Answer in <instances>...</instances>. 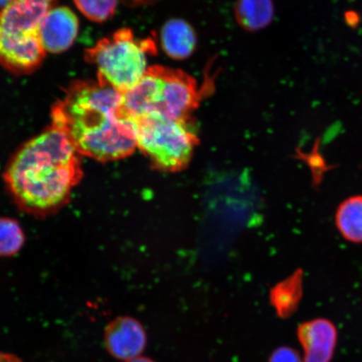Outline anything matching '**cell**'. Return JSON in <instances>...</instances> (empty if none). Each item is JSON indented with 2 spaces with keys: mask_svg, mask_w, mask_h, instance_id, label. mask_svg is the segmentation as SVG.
<instances>
[{
  "mask_svg": "<svg viewBox=\"0 0 362 362\" xmlns=\"http://www.w3.org/2000/svg\"><path fill=\"white\" fill-rule=\"evenodd\" d=\"M197 35L187 21L174 19L167 21L161 30L162 49L175 60H185L197 47Z\"/></svg>",
  "mask_w": 362,
  "mask_h": 362,
  "instance_id": "30bf717a",
  "label": "cell"
},
{
  "mask_svg": "<svg viewBox=\"0 0 362 362\" xmlns=\"http://www.w3.org/2000/svg\"><path fill=\"white\" fill-rule=\"evenodd\" d=\"M269 362H302L300 355L291 347L282 346L272 353Z\"/></svg>",
  "mask_w": 362,
  "mask_h": 362,
  "instance_id": "2e32d148",
  "label": "cell"
},
{
  "mask_svg": "<svg viewBox=\"0 0 362 362\" xmlns=\"http://www.w3.org/2000/svg\"><path fill=\"white\" fill-rule=\"evenodd\" d=\"M348 25L356 26L360 21L359 16L355 12H348L346 15Z\"/></svg>",
  "mask_w": 362,
  "mask_h": 362,
  "instance_id": "ac0fdd59",
  "label": "cell"
},
{
  "mask_svg": "<svg viewBox=\"0 0 362 362\" xmlns=\"http://www.w3.org/2000/svg\"><path fill=\"white\" fill-rule=\"evenodd\" d=\"M160 76V98L153 115L167 119L189 121L200 101L196 80L182 71L158 66Z\"/></svg>",
  "mask_w": 362,
  "mask_h": 362,
  "instance_id": "8992f818",
  "label": "cell"
},
{
  "mask_svg": "<svg viewBox=\"0 0 362 362\" xmlns=\"http://www.w3.org/2000/svg\"><path fill=\"white\" fill-rule=\"evenodd\" d=\"M78 30V17L69 8L53 7L40 23V42L45 52H64L74 45Z\"/></svg>",
  "mask_w": 362,
  "mask_h": 362,
  "instance_id": "ba28073f",
  "label": "cell"
},
{
  "mask_svg": "<svg viewBox=\"0 0 362 362\" xmlns=\"http://www.w3.org/2000/svg\"><path fill=\"white\" fill-rule=\"evenodd\" d=\"M76 6L88 20L104 22L115 15L117 0H74Z\"/></svg>",
  "mask_w": 362,
  "mask_h": 362,
  "instance_id": "9a60e30c",
  "label": "cell"
},
{
  "mask_svg": "<svg viewBox=\"0 0 362 362\" xmlns=\"http://www.w3.org/2000/svg\"><path fill=\"white\" fill-rule=\"evenodd\" d=\"M156 52L155 40L137 39L132 30L124 28L99 40L86 51L85 57L97 66L99 83L124 93L146 74L148 58Z\"/></svg>",
  "mask_w": 362,
  "mask_h": 362,
  "instance_id": "277c9868",
  "label": "cell"
},
{
  "mask_svg": "<svg viewBox=\"0 0 362 362\" xmlns=\"http://www.w3.org/2000/svg\"><path fill=\"white\" fill-rule=\"evenodd\" d=\"M25 233L16 221L0 217V257L16 255L24 245Z\"/></svg>",
  "mask_w": 362,
  "mask_h": 362,
  "instance_id": "5bb4252c",
  "label": "cell"
},
{
  "mask_svg": "<svg viewBox=\"0 0 362 362\" xmlns=\"http://www.w3.org/2000/svg\"><path fill=\"white\" fill-rule=\"evenodd\" d=\"M104 342L110 354L122 361H129L146 349L147 334L139 321L129 316L117 317L108 324Z\"/></svg>",
  "mask_w": 362,
  "mask_h": 362,
  "instance_id": "52a82bcc",
  "label": "cell"
},
{
  "mask_svg": "<svg viewBox=\"0 0 362 362\" xmlns=\"http://www.w3.org/2000/svg\"><path fill=\"white\" fill-rule=\"evenodd\" d=\"M57 0H12L0 10V65L17 74L34 71L45 52L39 30Z\"/></svg>",
  "mask_w": 362,
  "mask_h": 362,
  "instance_id": "3957f363",
  "label": "cell"
},
{
  "mask_svg": "<svg viewBox=\"0 0 362 362\" xmlns=\"http://www.w3.org/2000/svg\"><path fill=\"white\" fill-rule=\"evenodd\" d=\"M298 338L305 350L304 362H330L337 341V330L332 322L315 319L298 328Z\"/></svg>",
  "mask_w": 362,
  "mask_h": 362,
  "instance_id": "9c48e42d",
  "label": "cell"
},
{
  "mask_svg": "<svg viewBox=\"0 0 362 362\" xmlns=\"http://www.w3.org/2000/svg\"><path fill=\"white\" fill-rule=\"evenodd\" d=\"M236 18L240 25L248 30H259L268 26L274 17L272 0H238Z\"/></svg>",
  "mask_w": 362,
  "mask_h": 362,
  "instance_id": "7c38bea8",
  "label": "cell"
},
{
  "mask_svg": "<svg viewBox=\"0 0 362 362\" xmlns=\"http://www.w3.org/2000/svg\"><path fill=\"white\" fill-rule=\"evenodd\" d=\"M0 362H24L19 357L10 353L0 352Z\"/></svg>",
  "mask_w": 362,
  "mask_h": 362,
  "instance_id": "e0dca14e",
  "label": "cell"
},
{
  "mask_svg": "<svg viewBox=\"0 0 362 362\" xmlns=\"http://www.w3.org/2000/svg\"><path fill=\"white\" fill-rule=\"evenodd\" d=\"M81 176L78 152L61 131L52 126L13 156L4 180L22 208L40 214L66 202Z\"/></svg>",
  "mask_w": 362,
  "mask_h": 362,
  "instance_id": "7a4b0ae2",
  "label": "cell"
},
{
  "mask_svg": "<svg viewBox=\"0 0 362 362\" xmlns=\"http://www.w3.org/2000/svg\"><path fill=\"white\" fill-rule=\"evenodd\" d=\"M300 298V284L294 280L279 285L271 293L272 304L281 318H288L294 313Z\"/></svg>",
  "mask_w": 362,
  "mask_h": 362,
  "instance_id": "4fadbf2b",
  "label": "cell"
},
{
  "mask_svg": "<svg viewBox=\"0 0 362 362\" xmlns=\"http://www.w3.org/2000/svg\"><path fill=\"white\" fill-rule=\"evenodd\" d=\"M12 0H0V10H2L3 8L8 6Z\"/></svg>",
  "mask_w": 362,
  "mask_h": 362,
  "instance_id": "44dd1931",
  "label": "cell"
},
{
  "mask_svg": "<svg viewBox=\"0 0 362 362\" xmlns=\"http://www.w3.org/2000/svg\"><path fill=\"white\" fill-rule=\"evenodd\" d=\"M336 226L346 241L362 243V196H352L339 204L336 216Z\"/></svg>",
  "mask_w": 362,
  "mask_h": 362,
  "instance_id": "8fae6325",
  "label": "cell"
},
{
  "mask_svg": "<svg viewBox=\"0 0 362 362\" xmlns=\"http://www.w3.org/2000/svg\"><path fill=\"white\" fill-rule=\"evenodd\" d=\"M126 362H156L151 360V358H148V357L144 356H138L136 358L132 360L127 361Z\"/></svg>",
  "mask_w": 362,
  "mask_h": 362,
  "instance_id": "d6986e66",
  "label": "cell"
},
{
  "mask_svg": "<svg viewBox=\"0 0 362 362\" xmlns=\"http://www.w3.org/2000/svg\"><path fill=\"white\" fill-rule=\"evenodd\" d=\"M52 119L79 155L113 161L138 148L134 122L123 110V93L98 81L71 83L54 105Z\"/></svg>",
  "mask_w": 362,
  "mask_h": 362,
  "instance_id": "6da1fadb",
  "label": "cell"
},
{
  "mask_svg": "<svg viewBox=\"0 0 362 362\" xmlns=\"http://www.w3.org/2000/svg\"><path fill=\"white\" fill-rule=\"evenodd\" d=\"M131 2L134 4H148L149 2L156 1V0H130Z\"/></svg>",
  "mask_w": 362,
  "mask_h": 362,
  "instance_id": "ffe728a7",
  "label": "cell"
},
{
  "mask_svg": "<svg viewBox=\"0 0 362 362\" xmlns=\"http://www.w3.org/2000/svg\"><path fill=\"white\" fill-rule=\"evenodd\" d=\"M133 121L138 148L155 168L166 172L187 168L198 143L189 121L170 119L158 115Z\"/></svg>",
  "mask_w": 362,
  "mask_h": 362,
  "instance_id": "5b68a950",
  "label": "cell"
}]
</instances>
